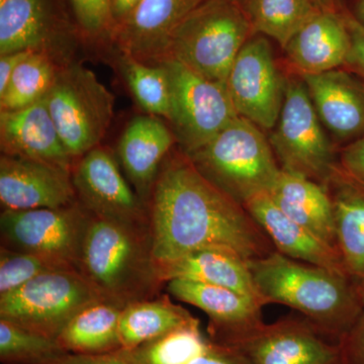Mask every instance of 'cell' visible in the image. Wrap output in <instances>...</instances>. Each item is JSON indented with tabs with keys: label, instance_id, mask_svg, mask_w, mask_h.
I'll use <instances>...</instances> for the list:
<instances>
[{
	"label": "cell",
	"instance_id": "cell-1",
	"mask_svg": "<svg viewBox=\"0 0 364 364\" xmlns=\"http://www.w3.org/2000/svg\"><path fill=\"white\" fill-rule=\"evenodd\" d=\"M148 208L157 268L203 249H222L246 261L275 250L248 210L202 176L181 151L163 161Z\"/></svg>",
	"mask_w": 364,
	"mask_h": 364
},
{
	"label": "cell",
	"instance_id": "cell-2",
	"mask_svg": "<svg viewBox=\"0 0 364 364\" xmlns=\"http://www.w3.org/2000/svg\"><path fill=\"white\" fill-rule=\"evenodd\" d=\"M263 304L298 311L323 334L340 343L364 310L363 284L340 273L273 250L249 260Z\"/></svg>",
	"mask_w": 364,
	"mask_h": 364
},
{
	"label": "cell",
	"instance_id": "cell-3",
	"mask_svg": "<svg viewBox=\"0 0 364 364\" xmlns=\"http://www.w3.org/2000/svg\"><path fill=\"white\" fill-rule=\"evenodd\" d=\"M76 269L102 301L119 309L157 298L164 284L153 258L150 228L90 214Z\"/></svg>",
	"mask_w": 364,
	"mask_h": 364
},
{
	"label": "cell",
	"instance_id": "cell-4",
	"mask_svg": "<svg viewBox=\"0 0 364 364\" xmlns=\"http://www.w3.org/2000/svg\"><path fill=\"white\" fill-rule=\"evenodd\" d=\"M186 155L202 176L243 207L269 193L282 171L259 127L241 117Z\"/></svg>",
	"mask_w": 364,
	"mask_h": 364
},
{
	"label": "cell",
	"instance_id": "cell-5",
	"mask_svg": "<svg viewBox=\"0 0 364 364\" xmlns=\"http://www.w3.org/2000/svg\"><path fill=\"white\" fill-rule=\"evenodd\" d=\"M251 36L252 26L240 4L202 0L170 36L165 59L181 62L210 80L227 82L235 59Z\"/></svg>",
	"mask_w": 364,
	"mask_h": 364
},
{
	"label": "cell",
	"instance_id": "cell-6",
	"mask_svg": "<svg viewBox=\"0 0 364 364\" xmlns=\"http://www.w3.org/2000/svg\"><path fill=\"white\" fill-rule=\"evenodd\" d=\"M48 109L69 154L77 161L100 146L114 117V95L78 62L60 67L48 93Z\"/></svg>",
	"mask_w": 364,
	"mask_h": 364
},
{
	"label": "cell",
	"instance_id": "cell-7",
	"mask_svg": "<svg viewBox=\"0 0 364 364\" xmlns=\"http://www.w3.org/2000/svg\"><path fill=\"white\" fill-rule=\"evenodd\" d=\"M104 301L76 268L44 273L0 296V320L57 339L81 311Z\"/></svg>",
	"mask_w": 364,
	"mask_h": 364
},
{
	"label": "cell",
	"instance_id": "cell-8",
	"mask_svg": "<svg viewBox=\"0 0 364 364\" xmlns=\"http://www.w3.org/2000/svg\"><path fill=\"white\" fill-rule=\"evenodd\" d=\"M161 64L168 72L171 90L167 123L181 152L189 154L239 116L226 82L203 77L173 59H165Z\"/></svg>",
	"mask_w": 364,
	"mask_h": 364
},
{
	"label": "cell",
	"instance_id": "cell-9",
	"mask_svg": "<svg viewBox=\"0 0 364 364\" xmlns=\"http://www.w3.org/2000/svg\"><path fill=\"white\" fill-rule=\"evenodd\" d=\"M321 123L304 80L287 81L270 145L282 169L327 186L337 168L331 143Z\"/></svg>",
	"mask_w": 364,
	"mask_h": 364
},
{
	"label": "cell",
	"instance_id": "cell-10",
	"mask_svg": "<svg viewBox=\"0 0 364 364\" xmlns=\"http://www.w3.org/2000/svg\"><path fill=\"white\" fill-rule=\"evenodd\" d=\"M90 213L77 202L58 208L2 210L1 246L40 254L76 268Z\"/></svg>",
	"mask_w": 364,
	"mask_h": 364
},
{
	"label": "cell",
	"instance_id": "cell-11",
	"mask_svg": "<svg viewBox=\"0 0 364 364\" xmlns=\"http://www.w3.org/2000/svg\"><path fill=\"white\" fill-rule=\"evenodd\" d=\"M224 346L245 364H340V344L304 317L260 323Z\"/></svg>",
	"mask_w": 364,
	"mask_h": 364
},
{
	"label": "cell",
	"instance_id": "cell-12",
	"mask_svg": "<svg viewBox=\"0 0 364 364\" xmlns=\"http://www.w3.org/2000/svg\"><path fill=\"white\" fill-rule=\"evenodd\" d=\"M227 87L239 117L261 130H272L279 121L287 82L275 63L267 38H250L235 59Z\"/></svg>",
	"mask_w": 364,
	"mask_h": 364
},
{
	"label": "cell",
	"instance_id": "cell-13",
	"mask_svg": "<svg viewBox=\"0 0 364 364\" xmlns=\"http://www.w3.org/2000/svg\"><path fill=\"white\" fill-rule=\"evenodd\" d=\"M76 35L57 0H0V55L46 53L64 65Z\"/></svg>",
	"mask_w": 364,
	"mask_h": 364
},
{
	"label": "cell",
	"instance_id": "cell-14",
	"mask_svg": "<svg viewBox=\"0 0 364 364\" xmlns=\"http://www.w3.org/2000/svg\"><path fill=\"white\" fill-rule=\"evenodd\" d=\"M78 202L90 215L150 228L149 208L131 188L112 153L98 146L79 158L72 170Z\"/></svg>",
	"mask_w": 364,
	"mask_h": 364
},
{
	"label": "cell",
	"instance_id": "cell-15",
	"mask_svg": "<svg viewBox=\"0 0 364 364\" xmlns=\"http://www.w3.org/2000/svg\"><path fill=\"white\" fill-rule=\"evenodd\" d=\"M77 202L68 170L26 158L0 156L2 210L58 208Z\"/></svg>",
	"mask_w": 364,
	"mask_h": 364
},
{
	"label": "cell",
	"instance_id": "cell-16",
	"mask_svg": "<svg viewBox=\"0 0 364 364\" xmlns=\"http://www.w3.org/2000/svg\"><path fill=\"white\" fill-rule=\"evenodd\" d=\"M202 0H143L114 28L112 41L119 51L147 64L165 59L170 36Z\"/></svg>",
	"mask_w": 364,
	"mask_h": 364
},
{
	"label": "cell",
	"instance_id": "cell-17",
	"mask_svg": "<svg viewBox=\"0 0 364 364\" xmlns=\"http://www.w3.org/2000/svg\"><path fill=\"white\" fill-rule=\"evenodd\" d=\"M167 291L173 298L195 306L210 318V340L228 345L262 323V305L226 287L188 279H171Z\"/></svg>",
	"mask_w": 364,
	"mask_h": 364
},
{
	"label": "cell",
	"instance_id": "cell-18",
	"mask_svg": "<svg viewBox=\"0 0 364 364\" xmlns=\"http://www.w3.org/2000/svg\"><path fill=\"white\" fill-rule=\"evenodd\" d=\"M1 154L48 163L72 172L69 154L48 109L47 100L16 111L0 112Z\"/></svg>",
	"mask_w": 364,
	"mask_h": 364
},
{
	"label": "cell",
	"instance_id": "cell-19",
	"mask_svg": "<svg viewBox=\"0 0 364 364\" xmlns=\"http://www.w3.org/2000/svg\"><path fill=\"white\" fill-rule=\"evenodd\" d=\"M163 119L149 114L134 117L117 144L122 167L147 205L160 167L176 143L173 132Z\"/></svg>",
	"mask_w": 364,
	"mask_h": 364
},
{
	"label": "cell",
	"instance_id": "cell-20",
	"mask_svg": "<svg viewBox=\"0 0 364 364\" xmlns=\"http://www.w3.org/2000/svg\"><path fill=\"white\" fill-rule=\"evenodd\" d=\"M244 208L269 237L275 250L293 259L349 274L339 251L287 217L268 193L254 196Z\"/></svg>",
	"mask_w": 364,
	"mask_h": 364
},
{
	"label": "cell",
	"instance_id": "cell-21",
	"mask_svg": "<svg viewBox=\"0 0 364 364\" xmlns=\"http://www.w3.org/2000/svg\"><path fill=\"white\" fill-rule=\"evenodd\" d=\"M284 50L301 75L336 70L347 64L351 51L350 33L344 16L320 11L291 38Z\"/></svg>",
	"mask_w": 364,
	"mask_h": 364
},
{
	"label": "cell",
	"instance_id": "cell-22",
	"mask_svg": "<svg viewBox=\"0 0 364 364\" xmlns=\"http://www.w3.org/2000/svg\"><path fill=\"white\" fill-rule=\"evenodd\" d=\"M321 122L345 139L364 134V87L346 72L301 75Z\"/></svg>",
	"mask_w": 364,
	"mask_h": 364
},
{
	"label": "cell",
	"instance_id": "cell-23",
	"mask_svg": "<svg viewBox=\"0 0 364 364\" xmlns=\"http://www.w3.org/2000/svg\"><path fill=\"white\" fill-rule=\"evenodd\" d=\"M268 195L287 217L337 249L334 207L326 186L282 169Z\"/></svg>",
	"mask_w": 364,
	"mask_h": 364
},
{
	"label": "cell",
	"instance_id": "cell-24",
	"mask_svg": "<svg viewBox=\"0 0 364 364\" xmlns=\"http://www.w3.org/2000/svg\"><path fill=\"white\" fill-rule=\"evenodd\" d=\"M162 282L188 279L214 284L246 294L264 306L248 262L237 254L222 249H203L158 268Z\"/></svg>",
	"mask_w": 364,
	"mask_h": 364
},
{
	"label": "cell",
	"instance_id": "cell-25",
	"mask_svg": "<svg viewBox=\"0 0 364 364\" xmlns=\"http://www.w3.org/2000/svg\"><path fill=\"white\" fill-rule=\"evenodd\" d=\"M331 184L337 249L347 272L364 284V186L337 169Z\"/></svg>",
	"mask_w": 364,
	"mask_h": 364
},
{
	"label": "cell",
	"instance_id": "cell-26",
	"mask_svg": "<svg viewBox=\"0 0 364 364\" xmlns=\"http://www.w3.org/2000/svg\"><path fill=\"white\" fill-rule=\"evenodd\" d=\"M198 318L168 296L138 301L123 309L119 334L122 350H131L162 335L198 322Z\"/></svg>",
	"mask_w": 364,
	"mask_h": 364
},
{
	"label": "cell",
	"instance_id": "cell-27",
	"mask_svg": "<svg viewBox=\"0 0 364 364\" xmlns=\"http://www.w3.org/2000/svg\"><path fill=\"white\" fill-rule=\"evenodd\" d=\"M123 309L100 301L93 304L72 318L57 341L68 353H114L121 350L119 324Z\"/></svg>",
	"mask_w": 364,
	"mask_h": 364
},
{
	"label": "cell",
	"instance_id": "cell-28",
	"mask_svg": "<svg viewBox=\"0 0 364 364\" xmlns=\"http://www.w3.org/2000/svg\"><path fill=\"white\" fill-rule=\"evenodd\" d=\"M253 35L262 33L286 48L320 9L312 0H247L244 4Z\"/></svg>",
	"mask_w": 364,
	"mask_h": 364
},
{
	"label": "cell",
	"instance_id": "cell-29",
	"mask_svg": "<svg viewBox=\"0 0 364 364\" xmlns=\"http://www.w3.org/2000/svg\"><path fill=\"white\" fill-rule=\"evenodd\" d=\"M212 341L203 336L200 322L183 326L131 350H119L131 364H188L210 348Z\"/></svg>",
	"mask_w": 364,
	"mask_h": 364
},
{
	"label": "cell",
	"instance_id": "cell-30",
	"mask_svg": "<svg viewBox=\"0 0 364 364\" xmlns=\"http://www.w3.org/2000/svg\"><path fill=\"white\" fill-rule=\"evenodd\" d=\"M119 73L128 85L139 107L149 114L168 119L170 112V80L163 64H147L130 54H116Z\"/></svg>",
	"mask_w": 364,
	"mask_h": 364
},
{
	"label": "cell",
	"instance_id": "cell-31",
	"mask_svg": "<svg viewBox=\"0 0 364 364\" xmlns=\"http://www.w3.org/2000/svg\"><path fill=\"white\" fill-rule=\"evenodd\" d=\"M61 66L50 55L33 52L16 67L0 93V112L23 109L47 97Z\"/></svg>",
	"mask_w": 364,
	"mask_h": 364
},
{
	"label": "cell",
	"instance_id": "cell-32",
	"mask_svg": "<svg viewBox=\"0 0 364 364\" xmlns=\"http://www.w3.org/2000/svg\"><path fill=\"white\" fill-rule=\"evenodd\" d=\"M68 353L57 339L0 320V361L4 364H46Z\"/></svg>",
	"mask_w": 364,
	"mask_h": 364
},
{
	"label": "cell",
	"instance_id": "cell-33",
	"mask_svg": "<svg viewBox=\"0 0 364 364\" xmlns=\"http://www.w3.org/2000/svg\"><path fill=\"white\" fill-rule=\"evenodd\" d=\"M75 268L40 254L0 248V296L11 293L44 273Z\"/></svg>",
	"mask_w": 364,
	"mask_h": 364
},
{
	"label": "cell",
	"instance_id": "cell-34",
	"mask_svg": "<svg viewBox=\"0 0 364 364\" xmlns=\"http://www.w3.org/2000/svg\"><path fill=\"white\" fill-rule=\"evenodd\" d=\"M79 35L90 40H112L111 0H67Z\"/></svg>",
	"mask_w": 364,
	"mask_h": 364
},
{
	"label": "cell",
	"instance_id": "cell-35",
	"mask_svg": "<svg viewBox=\"0 0 364 364\" xmlns=\"http://www.w3.org/2000/svg\"><path fill=\"white\" fill-rule=\"evenodd\" d=\"M339 344L340 364H364V310Z\"/></svg>",
	"mask_w": 364,
	"mask_h": 364
},
{
	"label": "cell",
	"instance_id": "cell-36",
	"mask_svg": "<svg viewBox=\"0 0 364 364\" xmlns=\"http://www.w3.org/2000/svg\"><path fill=\"white\" fill-rule=\"evenodd\" d=\"M341 170L352 181L364 186V136L354 141L341 153Z\"/></svg>",
	"mask_w": 364,
	"mask_h": 364
},
{
	"label": "cell",
	"instance_id": "cell-37",
	"mask_svg": "<svg viewBox=\"0 0 364 364\" xmlns=\"http://www.w3.org/2000/svg\"><path fill=\"white\" fill-rule=\"evenodd\" d=\"M351 37V51L347 64L364 75V26L355 18L344 16Z\"/></svg>",
	"mask_w": 364,
	"mask_h": 364
},
{
	"label": "cell",
	"instance_id": "cell-38",
	"mask_svg": "<svg viewBox=\"0 0 364 364\" xmlns=\"http://www.w3.org/2000/svg\"><path fill=\"white\" fill-rule=\"evenodd\" d=\"M188 364H245V363L233 349L212 341L210 348L205 353Z\"/></svg>",
	"mask_w": 364,
	"mask_h": 364
},
{
	"label": "cell",
	"instance_id": "cell-39",
	"mask_svg": "<svg viewBox=\"0 0 364 364\" xmlns=\"http://www.w3.org/2000/svg\"><path fill=\"white\" fill-rule=\"evenodd\" d=\"M46 364H131L117 352L107 354H85L67 353L61 358L55 359Z\"/></svg>",
	"mask_w": 364,
	"mask_h": 364
},
{
	"label": "cell",
	"instance_id": "cell-40",
	"mask_svg": "<svg viewBox=\"0 0 364 364\" xmlns=\"http://www.w3.org/2000/svg\"><path fill=\"white\" fill-rule=\"evenodd\" d=\"M35 51H18L0 55V93L6 90L16 67Z\"/></svg>",
	"mask_w": 364,
	"mask_h": 364
},
{
	"label": "cell",
	"instance_id": "cell-41",
	"mask_svg": "<svg viewBox=\"0 0 364 364\" xmlns=\"http://www.w3.org/2000/svg\"><path fill=\"white\" fill-rule=\"evenodd\" d=\"M143 0H111V13L114 30L132 14ZM112 30V32H114Z\"/></svg>",
	"mask_w": 364,
	"mask_h": 364
},
{
	"label": "cell",
	"instance_id": "cell-42",
	"mask_svg": "<svg viewBox=\"0 0 364 364\" xmlns=\"http://www.w3.org/2000/svg\"><path fill=\"white\" fill-rule=\"evenodd\" d=\"M312 1L321 11L338 13L336 9V0H312Z\"/></svg>",
	"mask_w": 364,
	"mask_h": 364
},
{
	"label": "cell",
	"instance_id": "cell-43",
	"mask_svg": "<svg viewBox=\"0 0 364 364\" xmlns=\"http://www.w3.org/2000/svg\"><path fill=\"white\" fill-rule=\"evenodd\" d=\"M356 20L364 26V0H359L356 6Z\"/></svg>",
	"mask_w": 364,
	"mask_h": 364
},
{
	"label": "cell",
	"instance_id": "cell-44",
	"mask_svg": "<svg viewBox=\"0 0 364 364\" xmlns=\"http://www.w3.org/2000/svg\"><path fill=\"white\" fill-rule=\"evenodd\" d=\"M234 1L238 2V4H240L241 6H244L247 0H234Z\"/></svg>",
	"mask_w": 364,
	"mask_h": 364
},
{
	"label": "cell",
	"instance_id": "cell-45",
	"mask_svg": "<svg viewBox=\"0 0 364 364\" xmlns=\"http://www.w3.org/2000/svg\"><path fill=\"white\" fill-rule=\"evenodd\" d=\"M363 296H364V284H363Z\"/></svg>",
	"mask_w": 364,
	"mask_h": 364
}]
</instances>
